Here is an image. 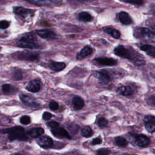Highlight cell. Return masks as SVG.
<instances>
[{"instance_id": "1", "label": "cell", "mask_w": 155, "mask_h": 155, "mask_svg": "<svg viewBox=\"0 0 155 155\" xmlns=\"http://www.w3.org/2000/svg\"><path fill=\"white\" fill-rule=\"evenodd\" d=\"M114 53L119 57L128 59L136 66L143 65L145 64L143 56L131 47L119 45L114 48Z\"/></svg>"}, {"instance_id": "2", "label": "cell", "mask_w": 155, "mask_h": 155, "mask_svg": "<svg viewBox=\"0 0 155 155\" xmlns=\"http://www.w3.org/2000/svg\"><path fill=\"white\" fill-rule=\"evenodd\" d=\"M0 133L7 134L8 139L10 140H26L28 139L24 129L19 126H16L10 128L0 130Z\"/></svg>"}, {"instance_id": "3", "label": "cell", "mask_w": 155, "mask_h": 155, "mask_svg": "<svg viewBox=\"0 0 155 155\" xmlns=\"http://www.w3.org/2000/svg\"><path fill=\"white\" fill-rule=\"evenodd\" d=\"M16 45L20 47L29 48H35L39 46L37 43V38L31 33H25L22 35L17 41Z\"/></svg>"}, {"instance_id": "4", "label": "cell", "mask_w": 155, "mask_h": 155, "mask_svg": "<svg viewBox=\"0 0 155 155\" xmlns=\"http://www.w3.org/2000/svg\"><path fill=\"white\" fill-rule=\"evenodd\" d=\"M130 142L134 146L145 147L150 142V139L142 134H131L130 136Z\"/></svg>"}, {"instance_id": "5", "label": "cell", "mask_w": 155, "mask_h": 155, "mask_svg": "<svg viewBox=\"0 0 155 155\" xmlns=\"http://www.w3.org/2000/svg\"><path fill=\"white\" fill-rule=\"evenodd\" d=\"M145 127L147 131L150 133L155 132V116L146 115L144 117Z\"/></svg>"}, {"instance_id": "6", "label": "cell", "mask_w": 155, "mask_h": 155, "mask_svg": "<svg viewBox=\"0 0 155 155\" xmlns=\"http://www.w3.org/2000/svg\"><path fill=\"white\" fill-rule=\"evenodd\" d=\"M20 99L21 100V101L25 104L26 105L31 107V108H36L38 107H39V104L36 102V101L34 97H33V96H30L28 95H26V94H21L19 96Z\"/></svg>"}, {"instance_id": "7", "label": "cell", "mask_w": 155, "mask_h": 155, "mask_svg": "<svg viewBox=\"0 0 155 155\" xmlns=\"http://www.w3.org/2000/svg\"><path fill=\"white\" fill-rule=\"evenodd\" d=\"M93 76L97 78L100 82L102 84H107L111 80V77L108 73L105 70L95 71L93 73Z\"/></svg>"}, {"instance_id": "8", "label": "cell", "mask_w": 155, "mask_h": 155, "mask_svg": "<svg viewBox=\"0 0 155 155\" xmlns=\"http://www.w3.org/2000/svg\"><path fill=\"white\" fill-rule=\"evenodd\" d=\"M37 143L41 147L45 149L50 148L53 145V140L51 137L47 136H40L37 139Z\"/></svg>"}, {"instance_id": "9", "label": "cell", "mask_w": 155, "mask_h": 155, "mask_svg": "<svg viewBox=\"0 0 155 155\" xmlns=\"http://www.w3.org/2000/svg\"><path fill=\"white\" fill-rule=\"evenodd\" d=\"M51 131L52 134L57 137L67 138L68 139H71L70 135L69 134L68 131L64 128L58 127L56 128H51Z\"/></svg>"}, {"instance_id": "10", "label": "cell", "mask_w": 155, "mask_h": 155, "mask_svg": "<svg viewBox=\"0 0 155 155\" xmlns=\"http://www.w3.org/2000/svg\"><path fill=\"white\" fill-rule=\"evenodd\" d=\"M16 57L18 59L27 60V61H36L38 59V54L36 53H31L28 51L21 52L20 53H16Z\"/></svg>"}, {"instance_id": "11", "label": "cell", "mask_w": 155, "mask_h": 155, "mask_svg": "<svg viewBox=\"0 0 155 155\" xmlns=\"http://www.w3.org/2000/svg\"><path fill=\"white\" fill-rule=\"evenodd\" d=\"M94 61L100 65H106V66L116 65L117 64V60H116L113 58H107V57L96 58L94 59Z\"/></svg>"}, {"instance_id": "12", "label": "cell", "mask_w": 155, "mask_h": 155, "mask_svg": "<svg viewBox=\"0 0 155 155\" xmlns=\"http://www.w3.org/2000/svg\"><path fill=\"white\" fill-rule=\"evenodd\" d=\"M136 33H138V36H137V37L145 39L151 38L153 35H155L153 30H151L150 29L145 27L139 28L138 30H137Z\"/></svg>"}, {"instance_id": "13", "label": "cell", "mask_w": 155, "mask_h": 155, "mask_svg": "<svg viewBox=\"0 0 155 155\" xmlns=\"http://www.w3.org/2000/svg\"><path fill=\"white\" fill-rule=\"evenodd\" d=\"M26 89L31 92L36 93L40 90L41 84L39 81L37 79H34L30 81L26 86Z\"/></svg>"}, {"instance_id": "14", "label": "cell", "mask_w": 155, "mask_h": 155, "mask_svg": "<svg viewBox=\"0 0 155 155\" xmlns=\"http://www.w3.org/2000/svg\"><path fill=\"white\" fill-rule=\"evenodd\" d=\"M116 92L120 95L124 96H129L133 94L134 90L130 86L128 85H122L116 89Z\"/></svg>"}, {"instance_id": "15", "label": "cell", "mask_w": 155, "mask_h": 155, "mask_svg": "<svg viewBox=\"0 0 155 155\" xmlns=\"http://www.w3.org/2000/svg\"><path fill=\"white\" fill-rule=\"evenodd\" d=\"M119 19L123 25H128L132 24L133 22L132 19L128 15V13L124 11L120 12L119 13Z\"/></svg>"}, {"instance_id": "16", "label": "cell", "mask_w": 155, "mask_h": 155, "mask_svg": "<svg viewBox=\"0 0 155 155\" xmlns=\"http://www.w3.org/2000/svg\"><path fill=\"white\" fill-rule=\"evenodd\" d=\"M37 34L42 38L47 39H53L56 37V34L53 31L48 30H38Z\"/></svg>"}, {"instance_id": "17", "label": "cell", "mask_w": 155, "mask_h": 155, "mask_svg": "<svg viewBox=\"0 0 155 155\" xmlns=\"http://www.w3.org/2000/svg\"><path fill=\"white\" fill-rule=\"evenodd\" d=\"M93 52V49L90 46H85L76 55V58L78 60L83 59L91 54Z\"/></svg>"}, {"instance_id": "18", "label": "cell", "mask_w": 155, "mask_h": 155, "mask_svg": "<svg viewBox=\"0 0 155 155\" xmlns=\"http://www.w3.org/2000/svg\"><path fill=\"white\" fill-rule=\"evenodd\" d=\"M13 12L16 15L25 18L28 15H30L32 11L22 7H15L13 8Z\"/></svg>"}, {"instance_id": "19", "label": "cell", "mask_w": 155, "mask_h": 155, "mask_svg": "<svg viewBox=\"0 0 155 155\" xmlns=\"http://www.w3.org/2000/svg\"><path fill=\"white\" fill-rule=\"evenodd\" d=\"M49 67L55 71H60L62 70H64L65 68V64L64 62H56V61H51L49 62Z\"/></svg>"}, {"instance_id": "20", "label": "cell", "mask_w": 155, "mask_h": 155, "mask_svg": "<svg viewBox=\"0 0 155 155\" xmlns=\"http://www.w3.org/2000/svg\"><path fill=\"white\" fill-rule=\"evenodd\" d=\"M140 49L145 51L148 55L155 58V47L149 44H143L140 46Z\"/></svg>"}, {"instance_id": "21", "label": "cell", "mask_w": 155, "mask_h": 155, "mask_svg": "<svg viewBox=\"0 0 155 155\" xmlns=\"http://www.w3.org/2000/svg\"><path fill=\"white\" fill-rule=\"evenodd\" d=\"M44 130L42 128L38 127V128H33L28 130L27 132V134L33 138H36L39 137L42 134H44Z\"/></svg>"}, {"instance_id": "22", "label": "cell", "mask_w": 155, "mask_h": 155, "mask_svg": "<svg viewBox=\"0 0 155 155\" xmlns=\"http://www.w3.org/2000/svg\"><path fill=\"white\" fill-rule=\"evenodd\" d=\"M72 104L76 110H81L84 106V100L79 96H74L72 99Z\"/></svg>"}, {"instance_id": "23", "label": "cell", "mask_w": 155, "mask_h": 155, "mask_svg": "<svg viewBox=\"0 0 155 155\" xmlns=\"http://www.w3.org/2000/svg\"><path fill=\"white\" fill-rule=\"evenodd\" d=\"M78 18L82 22H89L92 20V16L87 12H81L78 15Z\"/></svg>"}, {"instance_id": "24", "label": "cell", "mask_w": 155, "mask_h": 155, "mask_svg": "<svg viewBox=\"0 0 155 155\" xmlns=\"http://www.w3.org/2000/svg\"><path fill=\"white\" fill-rule=\"evenodd\" d=\"M104 31L110 35L111 36H112L113 38H115V39H118L120 38V33L119 30H116V29H114V28H105L104 30Z\"/></svg>"}, {"instance_id": "25", "label": "cell", "mask_w": 155, "mask_h": 155, "mask_svg": "<svg viewBox=\"0 0 155 155\" xmlns=\"http://www.w3.org/2000/svg\"><path fill=\"white\" fill-rule=\"evenodd\" d=\"M115 143L120 147H125L128 145V141L124 137L121 136H117L114 138Z\"/></svg>"}, {"instance_id": "26", "label": "cell", "mask_w": 155, "mask_h": 155, "mask_svg": "<svg viewBox=\"0 0 155 155\" xmlns=\"http://www.w3.org/2000/svg\"><path fill=\"white\" fill-rule=\"evenodd\" d=\"M81 135L85 137H90L93 134V131L89 126H85L81 130Z\"/></svg>"}, {"instance_id": "27", "label": "cell", "mask_w": 155, "mask_h": 155, "mask_svg": "<svg viewBox=\"0 0 155 155\" xmlns=\"http://www.w3.org/2000/svg\"><path fill=\"white\" fill-rule=\"evenodd\" d=\"M27 1L36 5H48L50 2L49 0H26Z\"/></svg>"}, {"instance_id": "28", "label": "cell", "mask_w": 155, "mask_h": 155, "mask_svg": "<svg viewBox=\"0 0 155 155\" xmlns=\"http://www.w3.org/2000/svg\"><path fill=\"white\" fill-rule=\"evenodd\" d=\"M121 1L134 5H141L143 4L144 0H120Z\"/></svg>"}, {"instance_id": "29", "label": "cell", "mask_w": 155, "mask_h": 155, "mask_svg": "<svg viewBox=\"0 0 155 155\" xmlns=\"http://www.w3.org/2000/svg\"><path fill=\"white\" fill-rule=\"evenodd\" d=\"M13 87L10 84H4L2 86V90L5 94H9L13 91Z\"/></svg>"}, {"instance_id": "30", "label": "cell", "mask_w": 155, "mask_h": 155, "mask_svg": "<svg viewBox=\"0 0 155 155\" xmlns=\"http://www.w3.org/2000/svg\"><path fill=\"white\" fill-rule=\"evenodd\" d=\"M20 122L23 125H28L31 122V118L30 116L24 115L20 118Z\"/></svg>"}, {"instance_id": "31", "label": "cell", "mask_w": 155, "mask_h": 155, "mask_svg": "<svg viewBox=\"0 0 155 155\" xmlns=\"http://www.w3.org/2000/svg\"><path fill=\"white\" fill-rule=\"evenodd\" d=\"M108 123V120L104 117H101L97 120V124L101 128H104L107 127Z\"/></svg>"}, {"instance_id": "32", "label": "cell", "mask_w": 155, "mask_h": 155, "mask_svg": "<svg viewBox=\"0 0 155 155\" xmlns=\"http://www.w3.org/2000/svg\"><path fill=\"white\" fill-rule=\"evenodd\" d=\"M147 103L148 104V105L155 107V94L150 96L148 97V98L147 99Z\"/></svg>"}, {"instance_id": "33", "label": "cell", "mask_w": 155, "mask_h": 155, "mask_svg": "<svg viewBox=\"0 0 155 155\" xmlns=\"http://www.w3.org/2000/svg\"><path fill=\"white\" fill-rule=\"evenodd\" d=\"M10 25V22L5 21V20H2L0 21V28L1 29H5L7 28Z\"/></svg>"}, {"instance_id": "34", "label": "cell", "mask_w": 155, "mask_h": 155, "mask_svg": "<svg viewBox=\"0 0 155 155\" xmlns=\"http://www.w3.org/2000/svg\"><path fill=\"white\" fill-rule=\"evenodd\" d=\"M49 108L51 110H56L59 108V105H58V104L56 101H52L49 104Z\"/></svg>"}, {"instance_id": "35", "label": "cell", "mask_w": 155, "mask_h": 155, "mask_svg": "<svg viewBox=\"0 0 155 155\" xmlns=\"http://www.w3.org/2000/svg\"><path fill=\"white\" fill-rule=\"evenodd\" d=\"M110 150L108 149L107 148H102V149H99L97 151V154L99 155H108L110 154Z\"/></svg>"}, {"instance_id": "36", "label": "cell", "mask_w": 155, "mask_h": 155, "mask_svg": "<svg viewBox=\"0 0 155 155\" xmlns=\"http://www.w3.org/2000/svg\"><path fill=\"white\" fill-rule=\"evenodd\" d=\"M52 117V114L49 112H44L42 114V117L45 120H50Z\"/></svg>"}, {"instance_id": "37", "label": "cell", "mask_w": 155, "mask_h": 155, "mask_svg": "<svg viewBox=\"0 0 155 155\" xmlns=\"http://www.w3.org/2000/svg\"><path fill=\"white\" fill-rule=\"evenodd\" d=\"M47 125L51 128H56V127H59V124L55 121H50L47 123Z\"/></svg>"}, {"instance_id": "38", "label": "cell", "mask_w": 155, "mask_h": 155, "mask_svg": "<svg viewBox=\"0 0 155 155\" xmlns=\"http://www.w3.org/2000/svg\"><path fill=\"white\" fill-rule=\"evenodd\" d=\"M101 143H102V139L100 137L94 138V139H93V140L91 142V144L93 145H97V144H100Z\"/></svg>"}, {"instance_id": "39", "label": "cell", "mask_w": 155, "mask_h": 155, "mask_svg": "<svg viewBox=\"0 0 155 155\" xmlns=\"http://www.w3.org/2000/svg\"><path fill=\"white\" fill-rule=\"evenodd\" d=\"M15 78L17 80H19V79H21L22 78V75L21 74V72H15Z\"/></svg>"}, {"instance_id": "40", "label": "cell", "mask_w": 155, "mask_h": 155, "mask_svg": "<svg viewBox=\"0 0 155 155\" xmlns=\"http://www.w3.org/2000/svg\"><path fill=\"white\" fill-rule=\"evenodd\" d=\"M50 2L52 3H54V4H58V3H61L62 0H49Z\"/></svg>"}, {"instance_id": "41", "label": "cell", "mask_w": 155, "mask_h": 155, "mask_svg": "<svg viewBox=\"0 0 155 155\" xmlns=\"http://www.w3.org/2000/svg\"><path fill=\"white\" fill-rule=\"evenodd\" d=\"M80 2H88V1H91L93 0H78Z\"/></svg>"}, {"instance_id": "42", "label": "cell", "mask_w": 155, "mask_h": 155, "mask_svg": "<svg viewBox=\"0 0 155 155\" xmlns=\"http://www.w3.org/2000/svg\"><path fill=\"white\" fill-rule=\"evenodd\" d=\"M153 31H154H154H155V26H154V28H153Z\"/></svg>"}]
</instances>
